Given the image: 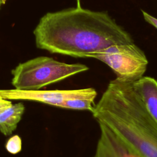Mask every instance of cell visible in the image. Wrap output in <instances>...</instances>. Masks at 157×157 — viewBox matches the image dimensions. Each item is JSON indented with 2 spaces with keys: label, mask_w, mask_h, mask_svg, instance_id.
Returning <instances> with one entry per match:
<instances>
[{
  "label": "cell",
  "mask_w": 157,
  "mask_h": 157,
  "mask_svg": "<svg viewBox=\"0 0 157 157\" xmlns=\"http://www.w3.org/2000/svg\"><path fill=\"white\" fill-rule=\"evenodd\" d=\"M88 69L83 64H67L39 56L21 63L12 70V84L17 90H37Z\"/></svg>",
  "instance_id": "obj_3"
},
{
  "label": "cell",
  "mask_w": 157,
  "mask_h": 157,
  "mask_svg": "<svg viewBox=\"0 0 157 157\" xmlns=\"http://www.w3.org/2000/svg\"><path fill=\"white\" fill-rule=\"evenodd\" d=\"M133 86L149 113L157 121V80L143 76L134 82Z\"/></svg>",
  "instance_id": "obj_7"
},
{
  "label": "cell",
  "mask_w": 157,
  "mask_h": 157,
  "mask_svg": "<svg viewBox=\"0 0 157 157\" xmlns=\"http://www.w3.org/2000/svg\"><path fill=\"white\" fill-rule=\"evenodd\" d=\"M142 12L145 21L149 23L150 24H151V25H153L154 27H155L157 29V18H155L154 17L151 16V15H150L149 13H148L147 12L144 10H142Z\"/></svg>",
  "instance_id": "obj_11"
},
{
  "label": "cell",
  "mask_w": 157,
  "mask_h": 157,
  "mask_svg": "<svg viewBox=\"0 0 157 157\" xmlns=\"http://www.w3.org/2000/svg\"><path fill=\"white\" fill-rule=\"evenodd\" d=\"M0 96L7 100L33 101L57 107L58 104L69 99L86 98L94 100L97 92L93 88L66 90H21L13 88L0 90Z\"/></svg>",
  "instance_id": "obj_5"
},
{
  "label": "cell",
  "mask_w": 157,
  "mask_h": 157,
  "mask_svg": "<svg viewBox=\"0 0 157 157\" xmlns=\"http://www.w3.org/2000/svg\"><path fill=\"white\" fill-rule=\"evenodd\" d=\"M7 0H1V2H2V4H6V2Z\"/></svg>",
  "instance_id": "obj_14"
},
{
  "label": "cell",
  "mask_w": 157,
  "mask_h": 157,
  "mask_svg": "<svg viewBox=\"0 0 157 157\" xmlns=\"http://www.w3.org/2000/svg\"><path fill=\"white\" fill-rule=\"evenodd\" d=\"M2 2H1V0H0V7H1V6L2 5Z\"/></svg>",
  "instance_id": "obj_15"
},
{
  "label": "cell",
  "mask_w": 157,
  "mask_h": 157,
  "mask_svg": "<svg viewBox=\"0 0 157 157\" xmlns=\"http://www.w3.org/2000/svg\"><path fill=\"white\" fill-rule=\"evenodd\" d=\"M91 113L139 157H157V121L133 82L117 77L110 80Z\"/></svg>",
  "instance_id": "obj_2"
},
{
  "label": "cell",
  "mask_w": 157,
  "mask_h": 157,
  "mask_svg": "<svg viewBox=\"0 0 157 157\" xmlns=\"http://www.w3.org/2000/svg\"><path fill=\"white\" fill-rule=\"evenodd\" d=\"M6 147L11 153L15 154L19 152L21 148V139L18 136L12 137L7 142Z\"/></svg>",
  "instance_id": "obj_10"
},
{
  "label": "cell",
  "mask_w": 157,
  "mask_h": 157,
  "mask_svg": "<svg viewBox=\"0 0 157 157\" xmlns=\"http://www.w3.org/2000/svg\"><path fill=\"white\" fill-rule=\"evenodd\" d=\"M77 7H82L80 6V0H77Z\"/></svg>",
  "instance_id": "obj_13"
},
{
  "label": "cell",
  "mask_w": 157,
  "mask_h": 157,
  "mask_svg": "<svg viewBox=\"0 0 157 157\" xmlns=\"http://www.w3.org/2000/svg\"><path fill=\"white\" fill-rule=\"evenodd\" d=\"M2 99H3V98H2V97L0 96V101H1Z\"/></svg>",
  "instance_id": "obj_16"
},
{
  "label": "cell",
  "mask_w": 157,
  "mask_h": 157,
  "mask_svg": "<svg viewBox=\"0 0 157 157\" xmlns=\"http://www.w3.org/2000/svg\"><path fill=\"white\" fill-rule=\"evenodd\" d=\"M25 111L22 102L12 104L0 113V132L10 136L16 129Z\"/></svg>",
  "instance_id": "obj_8"
},
{
  "label": "cell",
  "mask_w": 157,
  "mask_h": 157,
  "mask_svg": "<svg viewBox=\"0 0 157 157\" xmlns=\"http://www.w3.org/2000/svg\"><path fill=\"white\" fill-rule=\"evenodd\" d=\"M100 136L93 157H139L105 124L98 123Z\"/></svg>",
  "instance_id": "obj_6"
},
{
  "label": "cell",
  "mask_w": 157,
  "mask_h": 157,
  "mask_svg": "<svg viewBox=\"0 0 157 157\" xmlns=\"http://www.w3.org/2000/svg\"><path fill=\"white\" fill-rule=\"evenodd\" d=\"M109 66L117 78L134 82L144 76L148 59L133 42L115 44L90 55Z\"/></svg>",
  "instance_id": "obj_4"
},
{
  "label": "cell",
  "mask_w": 157,
  "mask_h": 157,
  "mask_svg": "<svg viewBox=\"0 0 157 157\" xmlns=\"http://www.w3.org/2000/svg\"><path fill=\"white\" fill-rule=\"evenodd\" d=\"M33 33L38 48L75 58H90L111 45L133 42L107 12L77 7L47 13Z\"/></svg>",
  "instance_id": "obj_1"
},
{
  "label": "cell",
  "mask_w": 157,
  "mask_h": 157,
  "mask_svg": "<svg viewBox=\"0 0 157 157\" xmlns=\"http://www.w3.org/2000/svg\"><path fill=\"white\" fill-rule=\"evenodd\" d=\"M95 106L94 100L86 98H74L65 100L58 104L57 107L79 110H88L91 112Z\"/></svg>",
  "instance_id": "obj_9"
},
{
  "label": "cell",
  "mask_w": 157,
  "mask_h": 157,
  "mask_svg": "<svg viewBox=\"0 0 157 157\" xmlns=\"http://www.w3.org/2000/svg\"><path fill=\"white\" fill-rule=\"evenodd\" d=\"M12 104V102L7 99H2L1 101H0V113L2 112L6 109L10 107Z\"/></svg>",
  "instance_id": "obj_12"
}]
</instances>
